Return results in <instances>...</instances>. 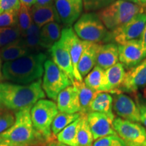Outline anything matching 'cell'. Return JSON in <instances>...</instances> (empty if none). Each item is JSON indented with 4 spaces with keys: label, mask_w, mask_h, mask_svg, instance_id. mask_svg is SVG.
Here are the masks:
<instances>
[{
    "label": "cell",
    "mask_w": 146,
    "mask_h": 146,
    "mask_svg": "<svg viewBox=\"0 0 146 146\" xmlns=\"http://www.w3.org/2000/svg\"><path fill=\"white\" fill-rule=\"evenodd\" d=\"M47 56L43 53L30 54L2 65V79L11 83L28 85L41 79L44 74Z\"/></svg>",
    "instance_id": "2"
},
{
    "label": "cell",
    "mask_w": 146,
    "mask_h": 146,
    "mask_svg": "<svg viewBox=\"0 0 146 146\" xmlns=\"http://www.w3.org/2000/svg\"><path fill=\"white\" fill-rule=\"evenodd\" d=\"M74 32L82 41L105 44L112 41V32L107 29L95 12H86L74 24Z\"/></svg>",
    "instance_id": "5"
},
{
    "label": "cell",
    "mask_w": 146,
    "mask_h": 146,
    "mask_svg": "<svg viewBox=\"0 0 146 146\" xmlns=\"http://www.w3.org/2000/svg\"><path fill=\"white\" fill-rule=\"evenodd\" d=\"M52 61L56 65L67 74L72 84L75 81L74 76V70L68 47L64 38L61 36L59 41L50 49Z\"/></svg>",
    "instance_id": "10"
},
{
    "label": "cell",
    "mask_w": 146,
    "mask_h": 146,
    "mask_svg": "<svg viewBox=\"0 0 146 146\" xmlns=\"http://www.w3.org/2000/svg\"><path fill=\"white\" fill-rule=\"evenodd\" d=\"M80 118L67 126L58 134L56 137L58 141L69 146H77V132Z\"/></svg>",
    "instance_id": "29"
},
{
    "label": "cell",
    "mask_w": 146,
    "mask_h": 146,
    "mask_svg": "<svg viewBox=\"0 0 146 146\" xmlns=\"http://www.w3.org/2000/svg\"><path fill=\"white\" fill-rule=\"evenodd\" d=\"M94 140L87 114H81L77 132V146H92Z\"/></svg>",
    "instance_id": "30"
},
{
    "label": "cell",
    "mask_w": 146,
    "mask_h": 146,
    "mask_svg": "<svg viewBox=\"0 0 146 146\" xmlns=\"http://www.w3.org/2000/svg\"><path fill=\"white\" fill-rule=\"evenodd\" d=\"M119 60L124 68L131 69L139 64L145 59L140 40L139 39L118 45Z\"/></svg>",
    "instance_id": "13"
},
{
    "label": "cell",
    "mask_w": 146,
    "mask_h": 146,
    "mask_svg": "<svg viewBox=\"0 0 146 146\" xmlns=\"http://www.w3.org/2000/svg\"><path fill=\"white\" fill-rule=\"evenodd\" d=\"M3 113H4V112H2V111H1V110H0V115L2 114Z\"/></svg>",
    "instance_id": "46"
},
{
    "label": "cell",
    "mask_w": 146,
    "mask_h": 146,
    "mask_svg": "<svg viewBox=\"0 0 146 146\" xmlns=\"http://www.w3.org/2000/svg\"><path fill=\"white\" fill-rule=\"evenodd\" d=\"M78 89V97H79L80 105H81V114H87L89 112V106L91 102L94 100L95 97L100 92H97L89 88L83 81H75L73 83Z\"/></svg>",
    "instance_id": "26"
},
{
    "label": "cell",
    "mask_w": 146,
    "mask_h": 146,
    "mask_svg": "<svg viewBox=\"0 0 146 146\" xmlns=\"http://www.w3.org/2000/svg\"><path fill=\"white\" fill-rule=\"evenodd\" d=\"M124 1H127L133 3H136V4L142 5V6H143V5L146 3V0H124Z\"/></svg>",
    "instance_id": "44"
},
{
    "label": "cell",
    "mask_w": 146,
    "mask_h": 146,
    "mask_svg": "<svg viewBox=\"0 0 146 146\" xmlns=\"http://www.w3.org/2000/svg\"><path fill=\"white\" fill-rule=\"evenodd\" d=\"M84 83L89 88L97 92L108 93L105 70L96 65L84 78Z\"/></svg>",
    "instance_id": "25"
},
{
    "label": "cell",
    "mask_w": 146,
    "mask_h": 146,
    "mask_svg": "<svg viewBox=\"0 0 146 146\" xmlns=\"http://www.w3.org/2000/svg\"><path fill=\"white\" fill-rule=\"evenodd\" d=\"M136 104L139 110L141 123L146 129V99L141 96H137L136 98Z\"/></svg>",
    "instance_id": "38"
},
{
    "label": "cell",
    "mask_w": 146,
    "mask_h": 146,
    "mask_svg": "<svg viewBox=\"0 0 146 146\" xmlns=\"http://www.w3.org/2000/svg\"><path fill=\"white\" fill-rule=\"evenodd\" d=\"M0 146H14L10 143V141H8V140H6L4 139L3 137L1 136L0 135Z\"/></svg>",
    "instance_id": "42"
},
{
    "label": "cell",
    "mask_w": 146,
    "mask_h": 146,
    "mask_svg": "<svg viewBox=\"0 0 146 146\" xmlns=\"http://www.w3.org/2000/svg\"><path fill=\"white\" fill-rule=\"evenodd\" d=\"M56 0H35V4L39 5H49L54 4Z\"/></svg>",
    "instance_id": "40"
},
{
    "label": "cell",
    "mask_w": 146,
    "mask_h": 146,
    "mask_svg": "<svg viewBox=\"0 0 146 146\" xmlns=\"http://www.w3.org/2000/svg\"><path fill=\"white\" fill-rule=\"evenodd\" d=\"M113 126L127 146H146V129L140 123L116 118Z\"/></svg>",
    "instance_id": "8"
},
{
    "label": "cell",
    "mask_w": 146,
    "mask_h": 146,
    "mask_svg": "<svg viewBox=\"0 0 146 146\" xmlns=\"http://www.w3.org/2000/svg\"><path fill=\"white\" fill-rule=\"evenodd\" d=\"M87 119L94 140L110 135H116L113 126L114 119L106 114L90 112L87 114Z\"/></svg>",
    "instance_id": "16"
},
{
    "label": "cell",
    "mask_w": 146,
    "mask_h": 146,
    "mask_svg": "<svg viewBox=\"0 0 146 146\" xmlns=\"http://www.w3.org/2000/svg\"><path fill=\"white\" fill-rule=\"evenodd\" d=\"M54 5L60 22L66 27L74 25L83 10V0H56Z\"/></svg>",
    "instance_id": "11"
},
{
    "label": "cell",
    "mask_w": 146,
    "mask_h": 146,
    "mask_svg": "<svg viewBox=\"0 0 146 146\" xmlns=\"http://www.w3.org/2000/svg\"><path fill=\"white\" fill-rule=\"evenodd\" d=\"M118 45L114 43L100 44L97 51L96 65L107 70L118 62Z\"/></svg>",
    "instance_id": "20"
},
{
    "label": "cell",
    "mask_w": 146,
    "mask_h": 146,
    "mask_svg": "<svg viewBox=\"0 0 146 146\" xmlns=\"http://www.w3.org/2000/svg\"><path fill=\"white\" fill-rule=\"evenodd\" d=\"M144 12H145V14H146V8H144Z\"/></svg>",
    "instance_id": "47"
},
{
    "label": "cell",
    "mask_w": 146,
    "mask_h": 146,
    "mask_svg": "<svg viewBox=\"0 0 146 146\" xmlns=\"http://www.w3.org/2000/svg\"><path fill=\"white\" fill-rule=\"evenodd\" d=\"M146 24V14L139 13L123 26L113 31L112 41L122 45L131 40L137 39L141 36Z\"/></svg>",
    "instance_id": "9"
},
{
    "label": "cell",
    "mask_w": 146,
    "mask_h": 146,
    "mask_svg": "<svg viewBox=\"0 0 146 146\" xmlns=\"http://www.w3.org/2000/svg\"><path fill=\"white\" fill-rule=\"evenodd\" d=\"M142 5L124 0H116L109 6L96 12L97 16L110 31L123 26L139 13H143Z\"/></svg>",
    "instance_id": "4"
},
{
    "label": "cell",
    "mask_w": 146,
    "mask_h": 146,
    "mask_svg": "<svg viewBox=\"0 0 146 146\" xmlns=\"http://www.w3.org/2000/svg\"><path fill=\"white\" fill-rule=\"evenodd\" d=\"M58 113L57 104L52 100L41 99L36 102L31 110L33 125L46 143L54 140L51 126Z\"/></svg>",
    "instance_id": "6"
},
{
    "label": "cell",
    "mask_w": 146,
    "mask_h": 146,
    "mask_svg": "<svg viewBox=\"0 0 146 146\" xmlns=\"http://www.w3.org/2000/svg\"><path fill=\"white\" fill-rule=\"evenodd\" d=\"M61 36L64 38L68 45L74 70V79L77 81H83V77L78 70V64L83 53L84 41H82L76 35L72 27H65L62 30Z\"/></svg>",
    "instance_id": "14"
},
{
    "label": "cell",
    "mask_w": 146,
    "mask_h": 146,
    "mask_svg": "<svg viewBox=\"0 0 146 146\" xmlns=\"http://www.w3.org/2000/svg\"><path fill=\"white\" fill-rule=\"evenodd\" d=\"M31 13L33 23L40 29L52 22L60 23L59 16L54 4L49 5L35 4L31 8Z\"/></svg>",
    "instance_id": "18"
},
{
    "label": "cell",
    "mask_w": 146,
    "mask_h": 146,
    "mask_svg": "<svg viewBox=\"0 0 146 146\" xmlns=\"http://www.w3.org/2000/svg\"><path fill=\"white\" fill-rule=\"evenodd\" d=\"M21 5L19 0H0V14L7 11H18Z\"/></svg>",
    "instance_id": "37"
},
{
    "label": "cell",
    "mask_w": 146,
    "mask_h": 146,
    "mask_svg": "<svg viewBox=\"0 0 146 146\" xmlns=\"http://www.w3.org/2000/svg\"><path fill=\"white\" fill-rule=\"evenodd\" d=\"M45 94L42 88V80L28 85L0 83V110L15 112L32 108L39 100L44 99Z\"/></svg>",
    "instance_id": "1"
},
{
    "label": "cell",
    "mask_w": 146,
    "mask_h": 146,
    "mask_svg": "<svg viewBox=\"0 0 146 146\" xmlns=\"http://www.w3.org/2000/svg\"><path fill=\"white\" fill-rule=\"evenodd\" d=\"M30 51L24 43L23 38L0 48V57L4 62L19 59L30 54Z\"/></svg>",
    "instance_id": "23"
},
{
    "label": "cell",
    "mask_w": 146,
    "mask_h": 146,
    "mask_svg": "<svg viewBox=\"0 0 146 146\" xmlns=\"http://www.w3.org/2000/svg\"><path fill=\"white\" fill-rule=\"evenodd\" d=\"M125 74L123 64L118 62L105 70L108 93L112 94H117L125 79Z\"/></svg>",
    "instance_id": "21"
},
{
    "label": "cell",
    "mask_w": 146,
    "mask_h": 146,
    "mask_svg": "<svg viewBox=\"0 0 146 146\" xmlns=\"http://www.w3.org/2000/svg\"><path fill=\"white\" fill-rule=\"evenodd\" d=\"M72 85V82L68 75L60 70L52 60L45 61L42 88L50 99L56 101L60 93Z\"/></svg>",
    "instance_id": "7"
},
{
    "label": "cell",
    "mask_w": 146,
    "mask_h": 146,
    "mask_svg": "<svg viewBox=\"0 0 146 146\" xmlns=\"http://www.w3.org/2000/svg\"><path fill=\"white\" fill-rule=\"evenodd\" d=\"M18 26V11H7L0 14V28Z\"/></svg>",
    "instance_id": "35"
},
{
    "label": "cell",
    "mask_w": 146,
    "mask_h": 146,
    "mask_svg": "<svg viewBox=\"0 0 146 146\" xmlns=\"http://www.w3.org/2000/svg\"><path fill=\"white\" fill-rule=\"evenodd\" d=\"M31 108L15 113V122L1 136L14 146H36L46 141L35 130L31 116Z\"/></svg>",
    "instance_id": "3"
},
{
    "label": "cell",
    "mask_w": 146,
    "mask_h": 146,
    "mask_svg": "<svg viewBox=\"0 0 146 146\" xmlns=\"http://www.w3.org/2000/svg\"><path fill=\"white\" fill-rule=\"evenodd\" d=\"M15 122V114L5 112L0 115V135L12 127Z\"/></svg>",
    "instance_id": "36"
},
{
    "label": "cell",
    "mask_w": 146,
    "mask_h": 146,
    "mask_svg": "<svg viewBox=\"0 0 146 146\" xmlns=\"http://www.w3.org/2000/svg\"><path fill=\"white\" fill-rule=\"evenodd\" d=\"M139 39L140 40V42H141L142 50H143V57L145 59L146 58V24H145V27H144L143 29V32H142L141 36H139Z\"/></svg>",
    "instance_id": "39"
},
{
    "label": "cell",
    "mask_w": 146,
    "mask_h": 146,
    "mask_svg": "<svg viewBox=\"0 0 146 146\" xmlns=\"http://www.w3.org/2000/svg\"><path fill=\"white\" fill-rule=\"evenodd\" d=\"M116 0H83V9L86 12H94L109 6Z\"/></svg>",
    "instance_id": "33"
},
{
    "label": "cell",
    "mask_w": 146,
    "mask_h": 146,
    "mask_svg": "<svg viewBox=\"0 0 146 146\" xmlns=\"http://www.w3.org/2000/svg\"><path fill=\"white\" fill-rule=\"evenodd\" d=\"M100 43L84 41V47L79 62L78 70L82 77H85L94 68L97 61V51Z\"/></svg>",
    "instance_id": "19"
},
{
    "label": "cell",
    "mask_w": 146,
    "mask_h": 146,
    "mask_svg": "<svg viewBox=\"0 0 146 146\" xmlns=\"http://www.w3.org/2000/svg\"><path fill=\"white\" fill-rule=\"evenodd\" d=\"M113 95V108L119 118L134 123H141L139 110L133 100L123 93Z\"/></svg>",
    "instance_id": "12"
},
{
    "label": "cell",
    "mask_w": 146,
    "mask_h": 146,
    "mask_svg": "<svg viewBox=\"0 0 146 146\" xmlns=\"http://www.w3.org/2000/svg\"><path fill=\"white\" fill-rule=\"evenodd\" d=\"M81 116V114L80 113L68 114L58 112L51 126V130L53 135L57 136L58 134H59L64 128L79 118Z\"/></svg>",
    "instance_id": "27"
},
{
    "label": "cell",
    "mask_w": 146,
    "mask_h": 146,
    "mask_svg": "<svg viewBox=\"0 0 146 146\" xmlns=\"http://www.w3.org/2000/svg\"><path fill=\"white\" fill-rule=\"evenodd\" d=\"M57 107L58 111L62 112L74 114L81 112L78 91L74 85L66 87L58 96Z\"/></svg>",
    "instance_id": "17"
},
{
    "label": "cell",
    "mask_w": 146,
    "mask_h": 146,
    "mask_svg": "<svg viewBox=\"0 0 146 146\" xmlns=\"http://www.w3.org/2000/svg\"><path fill=\"white\" fill-rule=\"evenodd\" d=\"M146 86V58L137 66L129 69L118 93H135ZM117 93V94H118Z\"/></svg>",
    "instance_id": "15"
},
{
    "label": "cell",
    "mask_w": 146,
    "mask_h": 146,
    "mask_svg": "<svg viewBox=\"0 0 146 146\" xmlns=\"http://www.w3.org/2000/svg\"><path fill=\"white\" fill-rule=\"evenodd\" d=\"M61 25L56 22H52L45 25L41 28V44L42 48L50 49L61 37Z\"/></svg>",
    "instance_id": "22"
},
{
    "label": "cell",
    "mask_w": 146,
    "mask_h": 146,
    "mask_svg": "<svg viewBox=\"0 0 146 146\" xmlns=\"http://www.w3.org/2000/svg\"><path fill=\"white\" fill-rule=\"evenodd\" d=\"M143 8H146V3H145V5H143Z\"/></svg>",
    "instance_id": "48"
},
{
    "label": "cell",
    "mask_w": 146,
    "mask_h": 146,
    "mask_svg": "<svg viewBox=\"0 0 146 146\" xmlns=\"http://www.w3.org/2000/svg\"><path fill=\"white\" fill-rule=\"evenodd\" d=\"M46 146H69V145H66V144H64L62 143H60L59 141H55V140H52V141H51L49 142V143H47Z\"/></svg>",
    "instance_id": "43"
},
{
    "label": "cell",
    "mask_w": 146,
    "mask_h": 146,
    "mask_svg": "<svg viewBox=\"0 0 146 146\" xmlns=\"http://www.w3.org/2000/svg\"><path fill=\"white\" fill-rule=\"evenodd\" d=\"M41 29L35 24L33 23L25 33L23 38L24 43L30 52L31 51H39L43 50L41 44Z\"/></svg>",
    "instance_id": "28"
},
{
    "label": "cell",
    "mask_w": 146,
    "mask_h": 146,
    "mask_svg": "<svg viewBox=\"0 0 146 146\" xmlns=\"http://www.w3.org/2000/svg\"><path fill=\"white\" fill-rule=\"evenodd\" d=\"M2 79V64H1V59L0 57V80Z\"/></svg>",
    "instance_id": "45"
},
{
    "label": "cell",
    "mask_w": 146,
    "mask_h": 146,
    "mask_svg": "<svg viewBox=\"0 0 146 146\" xmlns=\"http://www.w3.org/2000/svg\"><path fill=\"white\" fill-rule=\"evenodd\" d=\"M21 38V31L18 26L0 28V48L11 44Z\"/></svg>",
    "instance_id": "31"
},
{
    "label": "cell",
    "mask_w": 146,
    "mask_h": 146,
    "mask_svg": "<svg viewBox=\"0 0 146 146\" xmlns=\"http://www.w3.org/2000/svg\"><path fill=\"white\" fill-rule=\"evenodd\" d=\"M113 97L108 93L100 92L91 102L89 112H100L106 114L112 119H115L112 112Z\"/></svg>",
    "instance_id": "24"
},
{
    "label": "cell",
    "mask_w": 146,
    "mask_h": 146,
    "mask_svg": "<svg viewBox=\"0 0 146 146\" xmlns=\"http://www.w3.org/2000/svg\"><path fill=\"white\" fill-rule=\"evenodd\" d=\"M21 4H23L29 8H31L35 4V0H19Z\"/></svg>",
    "instance_id": "41"
},
{
    "label": "cell",
    "mask_w": 146,
    "mask_h": 146,
    "mask_svg": "<svg viewBox=\"0 0 146 146\" xmlns=\"http://www.w3.org/2000/svg\"><path fill=\"white\" fill-rule=\"evenodd\" d=\"M92 146H127V145L116 134L98 139L95 141Z\"/></svg>",
    "instance_id": "34"
},
{
    "label": "cell",
    "mask_w": 146,
    "mask_h": 146,
    "mask_svg": "<svg viewBox=\"0 0 146 146\" xmlns=\"http://www.w3.org/2000/svg\"><path fill=\"white\" fill-rule=\"evenodd\" d=\"M33 23V21L31 13V8L21 4V8L18 11V27L21 31L22 37H23Z\"/></svg>",
    "instance_id": "32"
}]
</instances>
